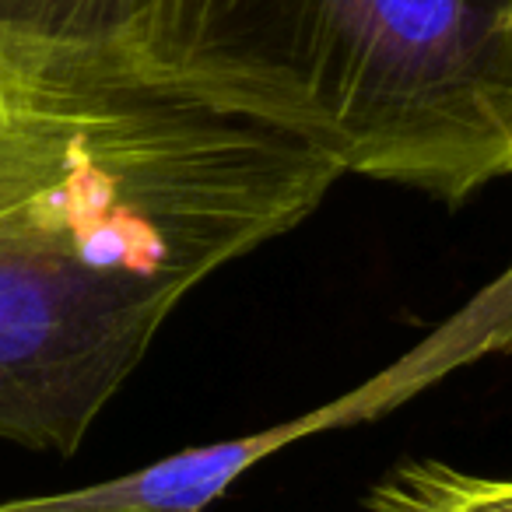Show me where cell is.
<instances>
[{"label": "cell", "instance_id": "6da1fadb", "mask_svg": "<svg viewBox=\"0 0 512 512\" xmlns=\"http://www.w3.org/2000/svg\"><path fill=\"white\" fill-rule=\"evenodd\" d=\"M341 176L137 60L0 36V439L78 453L179 302Z\"/></svg>", "mask_w": 512, "mask_h": 512}, {"label": "cell", "instance_id": "7a4b0ae2", "mask_svg": "<svg viewBox=\"0 0 512 512\" xmlns=\"http://www.w3.org/2000/svg\"><path fill=\"white\" fill-rule=\"evenodd\" d=\"M137 64L344 176L453 207L512 179V0H158Z\"/></svg>", "mask_w": 512, "mask_h": 512}, {"label": "cell", "instance_id": "5b68a950", "mask_svg": "<svg viewBox=\"0 0 512 512\" xmlns=\"http://www.w3.org/2000/svg\"><path fill=\"white\" fill-rule=\"evenodd\" d=\"M372 512H512V481L456 470L439 460L393 467L369 495Z\"/></svg>", "mask_w": 512, "mask_h": 512}, {"label": "cell", "instance_id": "3957f363", "mask_svg": "<svg viewBox=\"0 0 512 512\" xmlns=\"http://www.w3.org/2000/svg\"><path fill=\"white\" fill-rule=\"evenodd\" d=\"M495 355H512V264L477 295H470L456 313H449L439 327L428 330L411 351L393 358L386 369L337 400H327L264 432L179 449L148 467L99 484L53 495L4 498L0 512H207L242 474L292 442L376 421L453 372Z\"/></svg>", "mask_w": 512, "mask_h": 512}, {"label": "cell", "instance_id": "277c9868", "mask_svg": "<svg viewBox=\"0 0 512 512\" xmlns=\"http://www.w3.org/2000/svg\"><path fill=\"white\" fill-rule=\"evenodd\" d=\"M158 0H0V36L50 50L137 60Z\"/></svg>", "mask_w": 512, "mask_h": 512}]
</instances>
